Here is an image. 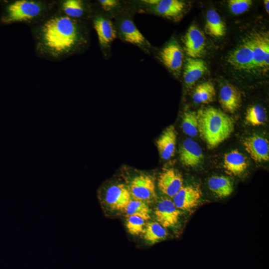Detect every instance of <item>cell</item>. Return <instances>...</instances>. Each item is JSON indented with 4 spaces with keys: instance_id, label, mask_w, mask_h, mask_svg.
<instances>
[{
    "instance_id": "24",
    "label": "cell",
    "mask_w": 269,
    "mask_h": 269,
    "mask_svg": "<svg viewBox=\"0 0 269 269\" xmlns=\"http://www.w3.org/2000/svg\"><path fill=\"white\" fill-rule=\"evenodd\" d=\"M209 189L216 196L220 198L229 196L233 191L231 180L225 176H214L208 181Z\"/></svg>"
},
{
    "instance_id": "19",
    "label": "cell",
    "mask_w": 269,
    "mask_h": 269,
    "mask_svg": "<svg viewBox=\"0 0 269 269\" xmlns=\"http://www.w3.org/2000/svg\"><path fill=\"white\" fill-rule=\"evenodd\" d=\"M219 102L222 108L226 112L234 113L240 108L242 95L239 90L231 84L222 86L220 91Z\"/></svg>"
},
{
    "instance_id": "33",
    "label": "cell",
    "mask_w": 269,
    "mask_h": 269,
    "mask_svg": "<svg viewBox=\"0 0 269 269\" xmlns=\"http://www.w3.org/2000/svg\"><path fill=\"white\" fill-rule=\"evenodd\" d=\"M265 8L268 14L269 13V0H266L264 1Z\"/></svg>"
},
{
    "instance_id": "13",
    "label": "cell",
    "mask_w": 269,
    "mask_h": 269,
    "mask_svg": "<svg viewBox=\"0 0 269 269\" xmlns=\"http://www.w3.org/2000/svg\"><path fill=\"white\" fill-rule=\"evenodd\" d=\"M243 144L246 151L254 161L259 162L269 161V143L264 137L253 134L246 137Z\"/></svg>"
},
{
    "instance_id": "6",
    "label": "cell",
    "mask_w": 269,
    "mask_h": 269,
    "mask_svg": "<svg viewBox=\"0 0 269 269\" xmlns=\"http://www.w3.org/2000/svg\"><path fill=\"white\" fill-rule=\"evenodd\" d=\"M163 65L175 75L180 73L183 63L184 52L177 40L171 39L159 52Z\"/></svg>"
},
{
    "instance_id": "9",
    "label": "cell",
    "mask_w": 269,
    "mask_h": 269,
    "mask_svg": "<svg viewBox=\"0 0 269 269\" xmlns=\"http://www.w3.org/2000/svg\"><path fill=\"white\" fill-rule=\"evenodd\" d=\"M184 50L189 57L199 58L204 53L205 36L203 31L195 25H191L184 37Z\"/></svg>"
},
{
    "instance_id": "1",
    "label": "cell",
    "mask_w": 269,
    "mask_h": 269,
    "mask_svg": "<svg viewBox=\"0 0 269 269\" xmlns=\"http://www.w3.org/2000/svg\"><path fill=\"white\" fill-rule=\"evenodd\" d=\"M36 55L51 61H61L77 54L89 42L87 29L83 20L68 17L56 11L31 26Z\"/></svg>"
},
{
    "instance_id": "23",
    "label": "cell",
    "mask_w": 269,
    "mask_h": 269,
    "mask_svg": "<svg viewBox=\"0 0 269 269\" xmlns=\"http://www.w3.org/2000/svg\"><path fill=\"white\" fill-rule=\"evenodd\" d=\"M206 32L214 37L224 36L226 31V25L219 14L215 10L210 9L206 13Z\"/></svg>"
},
{
    "instance_id": "22",
    "label": "cell",
    "mask_w": 269,
    "mask_h": 269,
    "mask_svg": "<svg viewBox=\"0 0 269 269\" xmlns=\"http://www.w3.org/2000/svg\"><path fill=\"white\" fill-rule=\"evenodd\" d=\"M248 167V162L246 156L237 149L225 154L223 167L228 173L239 176L242 174Z\"/></svg>"
},
{
    "instance_id": "3",
    "label": "cell",
    "mask_w": 269,
    "mask_h": 269,
    "mask_svg": "<svg viewBox=\"0 0 269 269\" xmlns=\"http://www.w3.org/2000/svg\"><path fill=\"white\" fill-rule=\"evenodd\" d=\"M57 8V0H13L6 6L2 21L24 23L31 26L44 20Z\"/></svg>"
},
{
    "instance_id": "10",
    "label": "cell",
    "mask_w": 269,
    "mask_h": 269,
    "mask_svg": "<svg viewBox=\"0 0 269 269\" xmlns=\"http://www.w3.org/2000/svg\"><path fill=\"white\" fill-rule=\"evenodd\" d=\"M202 196L199 187L192 185L183 186L172 197V201L178 209L190 211L199 204Z\"/></svg>"
},
{
    "instance_id": "26",
    "label": "cell",
    "mask_w": 269,
    "mask_h": 269,
    "mask_svg": "<svg viewBox=\"0 0 269 269\" xmlns=\"http://www.w3.org/2000/svg\"><path fill=\"white\" fill-rule=\"evenodd\" d=\"M143 233L144 240L150 244L158 242L167 235L165 229L157 222L147 223Z\"/></svg>"
},
{
    "instance_id": "12",
    "label": "cell",
    "mask_w": 269,
    "mask_h": 269,
    "mask_svg": "<svg viewBox=\"0 0 269 269\" xmlns=\"http://www.w3.org/2000/svg\"><path fill=\"white\" fill-rule=\"evenodd\" d=\"M179 158L183 165L195 168L203 163L204 157L200 145L193 139L187 138L180 146Z\"/></svg>"
},
{
    "instance_id": "27",
    "label": "cell",
    "mask_w": 269,
    "mask_h": 269,
    "mask_svg": "<svg viewBox=\"0 0 269 269\" xmlns=\"http://www.w3.org/2000/svg\"><path fill=\"white\" fill-rule=\"evenodd\" d=\"M267 120L265 109L260 105H255L249 107L245 115L246 123L252 126L263 125Z\"/></svg>"
},
{
    "instance_id": "32",
    "label": "cell",
    "mask_w": 269,
    "mask_h": 269,
    "mask_svg": "<svg viewBox=\"0 0 269 269\" xmlns=\"http://www.w3.org/2000/svg\"><path fill=\"white\" fill-rule=\"evenodd\" d=\"M98 2L106 11H110L118 6L119 2L116 0H99Z\"/></svg>"
},
{
    "instance_id": "29",
    "label": "cell",
    "mask_w": 269,
    "mask_h": 269,
    "mask_svg": "<svg viewBox=\"0 0 269 269\" xmlns=\"http://www.w3.org/2000/svg\"><path fill=\"white\" fill-rule=\"evenodd\" d=\"M181 127L184 133L190 137L198 134V122L197 112L187 111L183 113Z\"/></svg>"
},
{
    "instance_id": "15",
    "label": "cell",
    "mask_w": 269,
    "mask_h": 269,
    "mask_svg": "<svg viewBox=\"0 0 269 269\" xmlns=\"http://www.w3.org/2000/svg\"><path fill=\"white\" fill-rule=\"evenodd\" d=\"M93 25L96 31L101 47L110 46L116 38V30L112 22L108 18L100 15L93 17Z\"/></svg>"
},
{
    "instance_id": "2",
    "label": "cell",
    "mask_w": 269,
    "mask_h": 269,
    "mask_svg": "<svg viewBox=\"0 0 269 269\" xmlns=\"http://www.w3.org/2000/svg\"><path fill=\"white\" fill-rule=\"evenodd\" d=\"M198 131L209 148L227 139L235 129L234 119L220 109L207 107L197 112Z\"/></svg>"
},
{
    "instance_id": "25",
    "label": "cell",
    "mask_w": 269,
    "mask_h": 269,
    "mask_svg": "<svg viewBox=\"0 0 269 269\" xmlns=\"http://www.w3.org/2000/svg\"><path fill=\"white\" fill-rule=\"evenodd\" d=\"M216 98V90L213 83L205 81L198 85L192 96L194 102L197 104H207L213 102Z\"/></svg>"
},
{
    "instance_id": "17",
    "label": "cell",
    "mask_w": 269,
    "mask_h": 269,
    "mask_svg": "<svg viewBox=\"0 0 269 269\" xmlns=\"http://www.w3.org/2000/svg\"><path fill=\"white\" fill-rule=\"evenodd\" d=\"M119 31L121 37L127 42L145 49L150 46L148 41L131 19L126 18L122 20Z\"/></svg>"
},
{
    "instance_id": "4",
    "label": "cell",
    "mask_w": 269,
    "mask_h": 269,
    "mask_svg": "<svg viewBox=\"0 0 269 269\" xmlns=\"http://www.w3.org/2000/svg\"><path fill=\"white\" fill-rule=\"evenodd\" d=\"M249 37L253 51V71L266 73L269 67V33L256 32Z\"/></svg>"
},
{
    "instance_id": "20",
    "label": "cell",
    "mask_w": 269,
    "mask_h": 269,
    "mask_svg": "<svg viewBox=\"0 0 269 269\" xmlns=\"http://www.w3.org/2000/svg\"><path fill=\"white\" fill-rule=\"evenodd\" d=\"M57 10L68 17L82 20L89 14L88 5L81 0H57Z\"/></svg>"
},
{
    "instance_id": "31",
    "label": "cell",
    "mask_w": 269,
    "mask_h": 269,
    "mask_svg": "<svg viewBox=\"0 0 269 269\" xmlns=\"http://www.w3.org/2000/svg\"><path fill=\"white\" fill-rule=\"evenodd\" d=\"M228 7L231 11L236 15L247 11L252 4L250 0H230L228 1Z\"/></svg>"
},
{
    "instance_id": "18",
    "label": "cell",
    "mask_w": 269,
    "mask_h": 269,
    "mask_svg": "<svg viewBox=\"0 0 269 269\" xmlns=\"http://www.w3.org/2000/svg\"><path fill=\"white\" fill-rule=\"evenodd\" d=\"M177 136L175 127L170 125L164 129L156 140V145L162 159L167 160L174 155Z\"/></svg>"
},
{
    "instance_id": "30",
    "label": "cell",
    "mask_w": 269,
    "mask_h": 269,
    "mask_svg": "<svg viewBox=\"0 0 269 269\" xmlns=\"http://www.w3.org/2000/svg\"><path fill=\"white\" fill-rule=\"evenodd\" d=\"M127 217V228L131 234L138 235L143 232L145 225V221L143 219L136 216Z\"/></svg>"
},
{
    "instance_id": "14",
    "label": "cell",
    "mask_w": 269,
    "mask_h": 269,
    "mask_svg": "<svg viewBox=\"0 0 269 269\" xmlns=\"http://www.w3.org/2000/svg\"><path fill=\"white\" fill-rule=\"evenodd\" d=\"M183 178L181 174L173 168L164 169L158 178V187L164 194L173 197L183 186Z\"/></svg>"
},
{
    "instance_id": "8",
    "label": "cell",
    "mask_w": 269,
    "mask_h": 269,
    "mask_svg": "<svg viewBox=\"0 0 269 269\" xmlns=\"http://www.w3.org/2000/svg\"><path fill=\"white\" fill-rule=\"evenodd\" d=\"M129 190L134 199L145 203L152 202L156 197L154 180L148 175L141 174L134 177Z\"/></svg>"
},
{
    "instance_id": "28",
    "label": "cell",
    "mask_w": 269,
    "mask_h": 269,
    "mask_svg": "<svg viewBox=\"0 0 269 269\" xmlns=\"http://www.w3.org/2000/svg\"><path fill=\"white\" fill-rule=\"evenodd\" d=\"M127 216H136L144 221L149 220L150 209L146 203L139 200H131L123 211Z\"/></svg>"
},
{
    "instance_id": "7",
    "label": "cell",
    "mask_w": 269,
    "mask_h": 269,
    "mask_svg": "<svg viewBox=\"0 0 269 269\" xmlns=\"http://www.w3.org/2000/svg\"><path fill=\"white\" fill-rule=\"evenodd\" d=\"M149 10L162 16L173 20H178L186 9L185 2L178 0H145Z\"/></svg>"
},
{
    "instance_id": "21",
    "label": "cell",
    "mask_w": 269,
    "mask_h": 269,
    "mask_svg": "<svg viewBox=\"0 0 269 269\" xmlns=\"http://www.w3.org/2000/svg\"><path fill=\"white\" fill-rule=\"evenodd\" d=\"M204 61L200 58L188 57L186 59L183 78L187 87H192L207 71Z\"/></svg>"
},
{
    "instance_id": "16",
    "label": "cell",
    "mask_w": 269,
    "mask_h": 269,
    "mask_svg": "<svg viewBox=\"0 0 269 269\" xmlns=\"http://www.w3.org/2000/svg\"><path fill=\"white\" fill-rule=\"evenodd\" d=\"M132 198L129 189L123 184L111 186L105 194L108 205L112 210L117 211H124Z\"/></svg>"
},
{
    "instance_id": "11",
    "label": "cell",
    "mask_w": 269,
    "mask_h": 269,
    "mask_svg": "<svg viewBox=\"0 0 269 269\" xmlns=\"http://www.w3.org/2000/svg\"><path fill=\"white\" fill-rule=\"evenodd\" d=\"M154 214L158 223L165 229L177 224L181 212L172 200L163 199L157 203Z\"/></svg>"
},
{
    "instance_id": "5",
    "label": "cell",
    "mask_w": 269,
    "mask_h": 269,
    "mask_svg": "<svg viewBox=\"0 0 269 269\" xmlns=\"http://www.w3.org/2000/svg\"><path fill=\"white\" fill-rule=\"evenodd\" d=\"M228 62L236 70L253 71V51L250 37L245 39L229 54Z\"/></svg>"
}]
</instances>
